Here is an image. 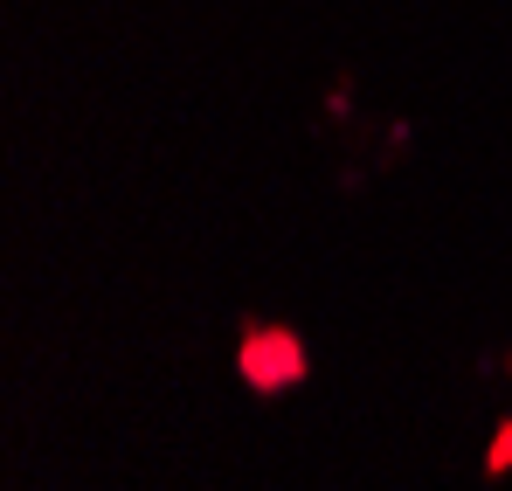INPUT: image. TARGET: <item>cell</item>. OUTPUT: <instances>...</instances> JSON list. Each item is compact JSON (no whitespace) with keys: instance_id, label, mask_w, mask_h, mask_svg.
I'll use <instances>...</instances> for the list:
<instances>
[{"instance_id":"3","label":"cell","mask_w":512,"mask_h":491,"mask_svg":"<svg viewBox=\"0 0 512 491\" xmlns=\"http://www.w3.org/2000/svg\"><path fill=\"white\" fill-rule=\"evenodd\" d=\"M506 374H512V367H506Z\"/></svg>"},{"instance_id":"1","label":"cell","mask_w":512,"mask_h":491,"mask_svg":"<svg viewBox=\"0 0 512 491\" xmlns=\"http://www.w3.org/2000/svg\"><path fill=\"white\" fill-rule=\"evenodd\" d=\"M236 374H243L250 395H291V388L312 381V346H305L298 326L250 312L243 319V339H236Z\"/></svg>"},{"instance_id":"2","label":"cell","mask_w":512,"mask_h":491,"mask_svg":"<svg viewBox=\"0 0 512 491\" xmlns=\"http://www.w3.org/2000/svg\"><path fill=\"white\" fill-rule=\"evenodd\" d=\"M499 478H512V415L492 422V443H485V485H499Z\"/></svg>"}]
</instances>
